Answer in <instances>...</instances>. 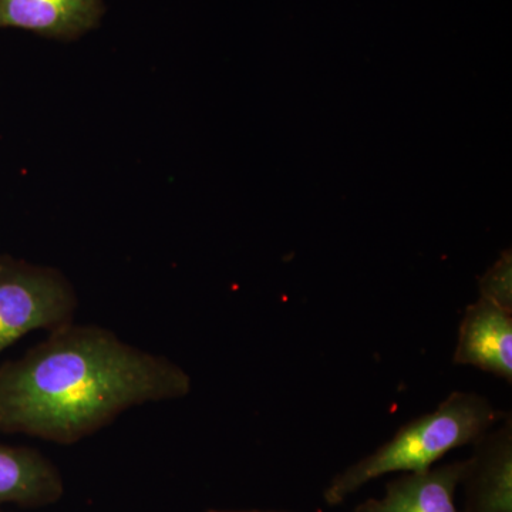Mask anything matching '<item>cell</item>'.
<instances>
[{"mask_svg":"<svg viewBox=\"0 0 512 512\" xmlns=\"http://www.w3.org/2000/svg\"><path fill=\"white\" fill-rule=\"evenodd\" d=\"M191 376L99 325L67 323L0 366V431L72 446L133 407L180 400Z\"/></svg>","mask_w":512,"mask_h":512,"instance_id":"obj_1","label":"cell"},{"mask_svg":"<svg viewBox=\"0 0 512 512\" xmlns=\"http://www.w3.org/2000/svg\"><path fill=\"white\" fill-rule=\"evenodd\" d=\"M505 416L481 394L453 392L436 410L403 424L392 439L336 474L323 500L336 507L376 478L429 470L450 451L473 446Z\"/></svg>","mask_w":512,"mask_h":512,"instance_id":"obj_2","label":"cell"},{"mask_svg":"<svg viewBox=\"0 0 512 512\" xmlns=\"http://www.w3.org/2000/svg\"><path fill=\"white\" fill-rule=\"evenodd\" d=\"M77 306V293L59 269L0 255V355L35 330L72 323Z\"/></svg>","mask_w":512,"mask_h":512,"instance_id":"obj_3","label":"cell"},{"mask_svg":"<svg viewBox=\"0 0 512 512\" xmlns=\"http://www.w3.org/2000/svg\"><path fill=\"white\" fill-rule=\"evenodd\" d=\"M460 485L466 495L464 512H512V420H501L473 444Z\"/></svg>","mask_w":512,"mask_h":512,"instance_id":"obj_4","label":"cell"},{"mask_svg":"<svg viewBox=\"0 0 512 512\" xmlns=\"http://www.w3.org/2000/svg\"><path fill=\"white\" fill-rule=\"evenodd\" d=\"M454 365L473 366L512 383V312L480 298L467 306L460 326Z\"/></svg>","mask_w":512,"mask_h":512,"instance_id":"obj_5","label":"cell"},{"mask_svg":"<svg viewBox=\"0 0 512 512\" xmlns=\"http://www.w3.org/2000/svg\"><path fill=\"white\" fill-rule=\"evenodd\" d=\"M466 461L434 466L421 473H403L386 484L382 498H367L355 512H464L456 491Z\"/></svg>","mask_w":512,"mask_h":512,"instance_id":"obj_6","label":"cell"},{"mask_svg":"<svg viewBox=\"0 0 512 512\" xmlns=\"http://www.w3.org/2000/svg\"><path fill=\"white\" fill-rule=\"evenodd\" d=\"M64 480L59 467L39 450L0 444V508L49 507L62 500Z\"/></svg>","mask_w":512,"mask_h":512,"instance_id":"obj_7","label":"cell"},{"mask_svg":"<svg viewBox=\"0 0 512 512\" xmlns=\"http://www.w3.org/2000/svg\"><path fill=\"white\" fill-rule=\"evenodd\" d=\"M101 0H0V29L73 40L99 23Z\"/></svg>","mask_w":512,"mask_h":512,"instance_id":"obj_8","label":"cell"},{"mask_svg":"<svg viewBox=\"0 0 512 512\" xmlns=\"http://www.w3.org/2000/svg\"><path fill=\"white\" fill-rule=\"evenodd\" d=\"M480 298L512 312V256L503 252L480 281Z\"/></svg>","mask_w":512,"mask_h":512,"instance_id":"obj_9","label":"cell"},{"mask_svg":"<svg viewBox=\"0 0 512 512\" xmlns=\"http://www.w3.org/2000/svg\"><path fill=\"white\" fill-rule=\"evenodd\" d=\"M205 512H298L291 510H276V508H211Z\"/></svg>","mask_w":512,"mask_h":512,"instance_id":"obj_10","label":"cell"},{"mask_svg":"<svg viewBox=\"0 0 512 512\" xmlns=\"http://www.w3.org/2000/svg\"><path fill=\"white\" fill-rule=\"evenodd\" d=\"M0 512H5V511H2V508H0Z\"/></svg>","mask_w":512,"mask_h":512,"instance_id":"obj_11","label":"cell"}]
</instances>
